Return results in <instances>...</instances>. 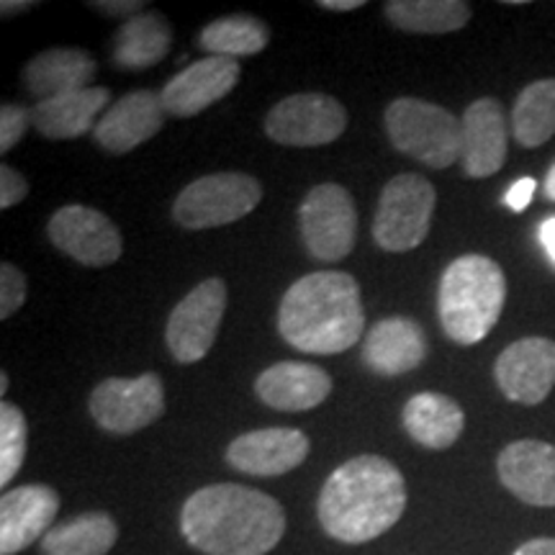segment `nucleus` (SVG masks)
<instances>
[{"mask_svg":"<svg viewBox=\"0 0 555 555\" xmlns=\"http://www.w3.org/2000/svg\"><path fill=\"white\" fill-rule=\"evenodd\" d=\"M180 532L206 555H266L286 532V512L258 489L211 483L185 499Z\"/></svg>","mask_w":555,"mask_h":555,"instance_id":"obj_1","label":"nucleus"},{"mask_svg":"<svg viewBox=\"0 0 555 555\" xmlns=\"http://www.w3.org/2000/svg\"><path fill=\"white\" fill-rule=\"evenodd\" d=\"M404 509V476L380 455L350 457L332 470L317 504L324 532L345 545L380 538L399 522Z\"/></svg>","mask_w":555,"mask_h":555,"instance_id":"obj_2","label":"nucleus"},{"mask_svg":"<svg viewBox=\"0 0 555 555\" xmlns=\"http://www.w3.org/2000/svg\"><path fill=\"white\" fill-rule=\"evenodd\" d=\"M365 311L360 286L343 270H319L298 278L278 307V332L309 356H337L363 335Z\"/></svg>","mask_w":555,"mask_h":555,"instance_id":"obj_3","label":"nucleus"},{"mask_svg":"<svg viewBox=\"0 0 555 555\" xmlns=\"http://www.w3.org/2000/svg\"><path fill=\"white\" fill-rule=\"evenodd\" d=\"M504 301V270L486 255L455 258L437 286V317L455 345H476L486 339L502 319Z\"/></svg>","mask_w":555,"mask_h":555,"instance_id":"obj_4","label":"nucleus"},{"mask_svg":"<svg viewBox=\"0 0 555 555\" xmlns=\"http://www.w3.org/2000/svg\"><path fill=\"white\" fill-rule=\"evenodd\" d=\"M393 150L420 159L433 170H446L461 159L463 127L453 111L422 99H397L384 114Z\"/></svg>","mask_w":555,"mask_h":555,"instance_id":"obj_5","label":"nucleus"},{"mask_svg":"<svg viewBox=\"0 0 555 555\" xmlns=\"http://www.w3.org/2000/svg\"><path fill=\"white\" fill-rule=\"evenodd\" d=\"M437 191L425 176L401 172L380 191L373 219V240L386 253H409L427 240Z\"/></svg>","mask_w":555,"mask_h":555,"instance_id":"obj_6","label":"nucleus"},{"mask_svg":"<svg viewBox=\"0 0 555 555\" xmlns=\"http://www.w3.org/2000/svg\"><path fill=\"white\" fill-rule=\"evenodd\" d=\"M262 201V185L247 172H214L193 180L172 204V219L183 229H214L245 219Z\"/></svg>","mask_w":555,"mask_h":555,"instance_id":"obj_7","label":"nucleus"},{"mask_svg":"<svg viewBox=\"0 0 555 555\" xmlns=\"http://www.w3.org/2000/svg\"><path fill=\"white\" fill-rule=\"evenodd\" d=\"M301 242L314 260L337 262L356 247L358 211L350 191L337 183L314 185L298 208Z\"/></svg>","mask_w":555,"mask_h":555,"instance_id":"obj_8","label":"nucleus"},{"mask_svg":"<svg viewBox=\"0 0 555 555\" xmlns=\"http://www.w3.org/2000/svg\"><path fill=\"white\" fill-rule=\"evenodd\" d=\"M90 416L101 429L114 435H134L165 414V386L157 373L137 378H106L93 388L88 401Z\"/></svg>","mask_w":555,"mask_h":555,"instance_id":"obj_9","label":"nucleus"},{"mask_svg":"<svg viewBox=\"0 0 555 555\" xmlns=\"http://www.w3.org/2000/svg\"><path fill=\"white\" fill-rule=\"evenodd\" d=\"M227 283L221 278H206L189 296L180 298L165 330V343L178 363H198L211 352L227 311Z\"/></svg>","mask_w":555,"mask_h":555,"instance_id":"obj_10","label":"nucleus"},{"mask_svg":"<svg viewBox=\"0 0 555 555\" xmlns=\"http://www.w3.org/2000/svg\"><path fill=\"white\" fill-rule=\"evenodd\" d=\"M347 129V111L327 93H296L266 116V134L283 147H324Z\"/></svg>","mask_w":555,"mask_h":555,"instance_id":"obj_11","label":"nucleus"},{"mask_svg":"<svg viewBox=\"0 0 555 555\" xmlns=\"http://www.w3.org/2000/svg\"><path fill=\"white\" fill-rule=\"evenodd\" d=\"M50 242L60 253L86 268L114 266L124 253L119 227L99 208L69 204L52 214L47 224Z\"/></svg>","mask_w":555,"mask_h":555,"instance_id":"obj_12","label":"nucleus"},{"mask_svg":"<svg viewBox=\"0 0 555 555\" xmlns=\"http://www.w3.org/2000/svg\"><path fill=\"white\" fill-rule=\"evenodd\" d=\"M499 391L515 404L538 406L555 386V343L547 337H522L496 358Z\"/></svg>","mask_w":555,"mask_h":555,"instance_id":"obj_13","label":"nucleus"},{"mask_svg":"<svg viewBox=\"0 0 555 555\" xmlns=\"http://www.w3.org/2000/svg\"><path fill=\"white\" fill-rule=\"evenodd\" d=\"M240 62L227 57H204L180 69L176 78L159 90L165 114L172 119H191L208 106L227 99L240 82Z\"/></svg>","mask_w":555,"mask_h":555,"instance_id":"obj_14","label":"nucleus"},{"mask_svg":"<svg viewBox=\"0 0 555 555\" xmlns=\"http://www.w3.org/2000/svg\"><path fill=\"white\" fill-rule=\"evenodd\" d=\"M311 442L301 429L268 427L234 437L227 448V463L247 476H283L309 457Z\"/></svg>","mask_w":555,"mask_h":555,"instance_id":"obj_15","label":"nucleus"},{"mask_svg":"<svg viewBox=\"0 0 555 555\" xmlns=\"http://www.w3.org/2000/svg\"><path fill=\"white\" fill-rule=\"evenodd\" d=\"M463 144L461 168L468 178H489L504 168L509 155L506 114L496 99H478L470 103L461 119Z\"/></svg>","mask_w":555,"mask_h":555,"instance_id":"obj_16","label":"nucleus"},{"mask_svg":"<svg viewBox=\"0 0 555 555\" xmlns=\"http://www.w3.org/2000/svg\"><path fill=\"white\" fill-rule=\"evenodd\" d=\"M60 494L52 486L26 483L0 499V555H16L52 530Z\"/></svg>","mask_w":555,"mask_h":555,"instance_id":"obj_17","label":"nucleus"},{"mask_svg":"<svg viewBox=\"0 0 555 555\" xmlns=\"http://www.w3.org/2000/svg\"><path fill=\"white\" fill-rule=\"evenodd\" d=\"M499 481L519 502L555 506V446L543 440H515L496 457Z\"/></svg>","mask_w":555,"mask_h":555,"instance_id":"obj_18","label":"nucleus"},{"mask_svg":"<svg viewBox=\"0 0 555 555\" xmlns=\"http://www.w3.org/2000/svg\"><path fill=\"white\" fill-rule=\"evenodd\" d=\"M165 106L159 93L134 90L111 106L95 124L93 139L108 155H127L139 144L150 142L165 127Z\"/></svg>","mask_w":555,"mask_h":555,"instance_id":"obj_19","label":"nucleus"},{"mask_svg":"<svg viewBox=\"0 0 555 555\" xmlns=\"http://www.w3.org/2000/svg\"><path fill=\"white\" fill-rule=\"evenodd\" d=\"M425 330L409 317H388L373 324L363 339V363L376 376L397 378L425 363Z\"/></svg>","mask_w":555,"mask_h":555,"instance_id":"obj_20","label":"nucleus"},{"mask_svg":"<svg viewBox=\"0 0 555 555\" xmlns=\"http://www.w3.org/2000/svg\"><path fill=\"white\" fill-rule=\"evenodd\" d=\"M255 393L262 404L278 412H309L327 401L332 378L324 367L286 360L260 373L255 380Z\"/></svg>","mask_w":555,"mask_h":555,"instance_id":"obj_21","label":"nucleus"},{"mask_svg":"<svg viewBox=\"0 0 555 555\" xmlns=\"http://www.w3.org/2000/svg\"><path fill=\"white\" fill-rule=\"evenodd\" d=\"M93 54L80 47H54V50L39 52L37 57L26 62L24 86L39 101L57 99V95L78 93V90L93 88L95 80Z\"/></svg>","mask_w":555,"mask_h":555,"instance_id":"obj_22","label":"nucleus"},{"mask_svg":"<svg viewBox=\"0 0 555 555\" xmlns=\"http://www.w3.org/2000/svg\"><path fill=\"white\" fill-rule=\"evenodd\" d=\"M108 88H86L78 93L57 95V99L39 101L31 108L34 129L47 139H80L95 129L99 114L111 108Z\"/></svg>","mask_w":555,"mask_h":555,"instance_id":"obj_23","label":"nucleus"},{"mask_svg":"<svg viewBox=\"0 0 555 555\" xmlns=\"http://www.w3.org/2000/svg\"><path fill=\"white\" fill-rule=\"evenodd\" d=\"M401 425L416 446L429 450H448L466 429V412L446 393L422 391L406 401Z\"/></svg>","mask_w":555,"mask_h":555,"instance_id":"obj_24","label":"nucleus"},{"mask_svg":"<svg viewBox=\"0 0 555 555\" xmlns=\"http://www.w3.org/2000/svg\"><path fill=\"white\" fill-rule=\"evenodd\" d=\"M172 47V29L168 18L157 11H144L124 21L111 47V62L121 69H147L168 57Z\"/></svg>","mask_w":555,"mask_h":555,"instance_id":"obj_25","label":"nucleus"},{"mask_svg":"<svg viewBox=\"0 0 555 555\" xmlns=\"http://www.w3.org/2000/svg\"><path fill=\"white\" fill-rule=\"evenodd\" d=\"M119 540V525L108 512H82V515L54 525L41 538L44 555H106Z\"/></svg>","mask_w":555,"mask_h":555,"instance_id":"obj_26","label":"nucleus"},{"mask_svg":"<svg viewBox=\"0 0 555 555\" xmlns=\"http://www.w3.org/2000/svg\"><path fill=\"white\" fill-rule=\"evenodd\" d=\"M391 26L406 34H453L474 16L463 0H388L384 5Z\"/></svg>","mask_w":555,"mask_h":555,"instance_id":"obj_27","label":"nucleus"},{"mask_svg":"<svg viewBox=\"0 0 555 555\" xmlns=\"http://www.w3.org/2000/svg\"><path fill=\"white\" fill-rule=\"evenodd\" d=\"M201 50L208 52V57H253L260 54L270 44V26L258 16H247V13H234L211 21L198 34Z\"/></svg>","mask_w":555,"mask_h":555,"instance_id":"obj_28","label":"nucleus"},{"mask_svg":"<svg viewBox=\"0 0 555 555\" xmlns=\"http://www.w3.org/2000/svg\"><path fill=\"white\" fill-rule=\"evenodd\" d=\"M555 134V78L535 80L522 88L512 106V137L535 150Z\"/></svg>","mask_w":555,"mask_h":555,"instance_id":"obj_29","label":"nucleus"},{"mask_svg":"<svg viewBox=\"0 0 555 555\" xmlns=\"http://www.w3.org/2000/svg\"><path fill=\"white\" fill-rule=\"evenodd\" d=\"M26 440H29V425L24 412L11 401H3L0 404V486H9L24 466Z\"/></svg>","mask_w":555,"mask_h":555,"instance_id":"obj_30","label":"nucleus"},{"mask_svg":"<svg viewBox=\"0 0 555 555\" xmlns=\"http://www.w3.org/2000/svg\"><path fill=\"white\" fill-rule=\"evenodd\" d=\"M26 291H29L26 275L11 262H3L0 266V319H11L24 307Z\"/></svg>","mask_w":555,"mask_h":555,"instance_id":"obj_31","label":"nucleus"},{"mask_svg":"<svg viewBox=\"0 0 555 555\" xmlns=\"http://www.w3.org/2000/svg\"><path fill=\"white\" fill-rule=\"evenodd\" d=\"M31 124V108L18 106V103H5V106L0 108V152L5 155V152L16 147Z\"/></svg>","mask_w":555,"mask_h":555,"instance_id":"obj_32","label":"nucleus"},{"mask_svg":"<svg viewBox=\"0 0 555 555\" xmlns=\"http://www.w3.org/2000/svg\"><path fill=\"white\" fill-rule=\"evenodd\" d=\"M29 196V180L11 165H0V208L9 211V208L18 206L21 201Z\"/></svg>","mask_w":555,"mask_h":555,"instance_id":"obj_33","label":"nucleus"},{"mask_svg":"<svg viewBox=\"0 0 555 555\" xmlns=\"http://www.w3.org/2000/svg\"><path fill=\"white\" fill-rule=\"evenodd\" d=\"M90 9L103 13V16H111V18H134L139 13H144L147 9V3H139V0H95V3H90Z\"/></svg>","mask_w":555,"mask_h":555,"instance_id":"obj_34","label":"nucleus"},{"mask_svg":"<svg viewBox=\"0 0 555 555\" xmlns=\"http://www.w3.org/2000/svg\"><path fill=\"white\" fill-rule=\"evenodd\" d=\"M535 189H538V180L535 178H519L515 185H512L509 191H506L504 196V204L512 208V211H525L527 206H530L532 196H535Z\"/></svg>","mask_w":555,"mask_h":555,"instance_id":"obj_35","label":"nucleus"},{"mask_svg":"<svg viewBox=\"0 0 555 555\" xmlns=\"http://www.w3.org/2000/svg\"><path fill=\"white\" fill-rule=\"evenodd\" d=\"M512 555H555V538L527 540Z\"/></svg>","mask_w":555,"mask_h":555,"instance_id":"obj_36","label":"nucleus"},{"mask_svg":"<svg viewBox=\"0 0 555 555\" xmlns=\"http://www.w3.org/2000/svg\"><path fill=\"white\" fill-rule=\"evenodd\" d=\"M540 242H543L545 253L551 255V260L555 262V217L545 219L543 224H540Z\"/></svg>","mask_w":555,"mask_h":555,"instance_id":"obj_37","label":"nucleus"},{"mask_svg":"<svg viewBox=\"0 0 555 555\" xmlns=\"http://www.w3.org/2000/svg\"><path fill=\"white\" fill-rule=\"evenodd\" d=\"M319 5L327 11H358L363 9L365 0H319Z\"/></svg>","mask_w":555,"mask_h":555,"instance_id":"obj_38","label":"nucleus"},{"mask_svg":"<svg viewBox=\"0 0 555 555\" xmlns=\"http://www.w3.org/2000/svg\"><path fill=\"white\" fill-rule=\"evenodd\" d=\"M543 191H545V198L553 201V204H555V163H553L551 168H547V172H545Z\"/></svg>","mask_w":555,"mask_h":555,"instance_id":"obj_39","label":"nucleus"},{"mask_svg":"<svg viewBox=\"0 0 555 555\" xmlns=\"http://www.w3.org/2000/svg\"><path fill=\"white\" fill-rule=\"evenodd\" d=\"M34 3L29 0H24V3H11V0H3V5H0V11H3V16H11V13H21L24 9H31Z\"/></svg>","mask_w":555,"mask_h":555,"instance_id":"obj_40","label":"nucleus"},{"mask_svg":"<svg viewBox=\"0 0 555 555\" xmlns=\"http://www.w3.org/2000/svg\"><path fill=\"white\" fill-rule=\"evenodd\" d=\"M5 391H9V376H5V373H0V393L5 397Z\"/></svg>","mask_w":555,"mask_h":555,"instance_id":"obj_41","label":"nucleus"}]
</instances>
